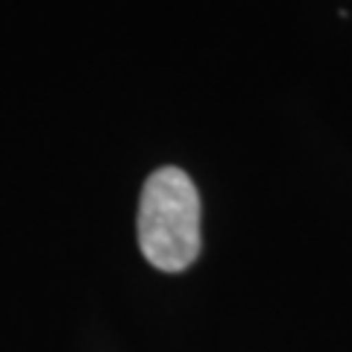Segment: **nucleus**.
<instances>
[{
    "instance_id": "obj_1",
    "label": "nucleus",
    "mask_w": 352,
    "mask_h": 352,
    "mask_svg": "<svg viewBox=\"0 0 352 352\" xmlns=\"http://www.w3.org/2000/svg\"><path fill=\"white\" fill-rule=\"evenodd\" d=\"M138 247L164 273L191 267L200 256V194L179 168H162L147 179L138 203Z\"/></svg>"
}]
</instances>
